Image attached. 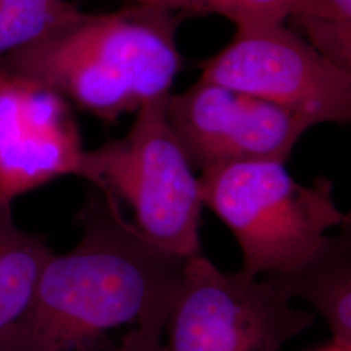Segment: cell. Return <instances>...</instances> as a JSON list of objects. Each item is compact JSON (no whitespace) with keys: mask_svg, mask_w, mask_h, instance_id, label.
<instances>
[{"mask_svg":"<svg viewBox=\"0 0 351 351\" xmlns=\"http://www.w3.org/2000/svg\"><path fill=\"white\" fill-rule=\"evenodd\" d=\"M265 280L226 274L190 256L165 332L167 351H280L314 326V315Z\"/></svg>","mask_w":351,"mask_h":351,"instance_id":"5b68a950","label":"cell"},{"mask_svg":"<svg viewBox=\"0 0 351 351\" xmlns=\"http://www.w3.org/2000/svg\"><path fill=\"white\" fill-rule=\"evenodd\" d=\"M82 237L51 254L0 351H167V323L189 258L146 239L110 193L77 213Z\"/></svg>","mask_w":351,"mask_h":351,"instance_id":"6da1fadb","label":"cell"},{"mask_svg":"<svg viewBox=\"0 0 351 351\" xmlns=\"http://www.w3.org/2000/svg\"><path fill=\"white\" fill-rule=\"evenodd\" d=\"M77 11L72 0H0V58L46 36Z\"/></svg>","mask_w":351,"mask_h":351,"instance_id":"4fadbf2b","label":"cell"},{"mask_svg":"<svg viewBox=\"0 0 351 351\" xmlns=\"http://www.w3.org/2000/svg\"><path fill=\"white\" fill-rule=\"evenodd\" d=\"M287 21L315 50L351 71V0H313Z\"/></svg>","mask_w":351,"mask_h":351,"instance_id":"7c38bea8","label":"cell"},{"mask_svg":"<svg viewBox=\"0 0 351 351\" xmlns=\"http://www.w3.org/2000/svg\"><path fill=\"white\" fill-rule=\"evenodd\" d=\"M180 13L185 17L217 14L236 26L282 24L295 13L306 12L313 0H120Z\"/></svg>","mask_w":351,"mask_h":351,"instance_id":"8fae6325","label":"cell"},{"mask_svg":"<svg viewBox=\"0 0 351 351\" xmlns=\"http://www.w3.org/2000/svg\"><path fill=\"white\" fill-rule=\"evenodd\" d=\"M165 114L193 168L229 164L285 163L314 124L272 101L199 78L168 95Z\"/></svg>","mask_w":351,"mask_h":351,"instance_id":"52a82bcc","label":"cell"},{"mask_svg":"<svg viewBox=\"0 0 351 351\" xmlns=\"http://www.w3.org/2000/svg\"><path fill=\"white\" fill-rule=\"evenodd\" d=\"M186 17L126 3L112 13L80 10L46 36L0 58V72L51 88L104 121L171 94L182 68L177 30Z\"/></svg>","mask_w":351,"mask_h":351,"instance_id":"7a4b0ae2","label":"cell"},{"mask_svg":"<svg viewBox=\"0 0 351 351\" xmlns=\"http://www.w3.org/2000/svg\"><path fill=\"white\" fill-rule=\"evenodd\" d=\"M319 351H351V349L350 348H345V346H341L339 343L332 342L330 345H326V348H323L322 350Z\"/></svg>","mask_w":351,"mask_h":351,"instance_id":"5bb4252c","label":"cell"},{"mask_svg":"<svg viewBox=\"0 0 351 351\" xmlns=\"http://www.w3.org/2000/svg\"><path fill=\"white\" fill-rule=\"evenodd\" d=\"M168 95L146 101L123 138L85 151L78 176L125 202L146 239L190 258L202 254L203 202L199 180L167 120Z\"/></svg>","mask_w":351,"mask_h":351,"instance_id":"277c9868","label":"cell"},{"mask_svg":"<svg viewBox=\"0 0 351 351\" xmlns=\"http://www.w3.org/2000/svg\"><path fill=\"white\" fill-rule=\"evenodd\" d=\"M289 300L310 302L326 319L333 342L351 349L350 221L332 236L326 249L300 271L285 276H263Z\"/></svg>","mask_w":351,"mask_h":351,"instance_id":"9c48e42d","label":"cell"},{"mask_svg":"<svg viewBox=\"0 0 351 351\" xmlns=\"http://www.w3.org/2000/svg\"><path fill=\"white\" fill-rule=\"evenodd\" d=\"M52 252L40 236L17 226L12 204L0 203V335L24 314Z\"/></svg>","mask_w":351,"mask_h":351,"instance_id":"30bf717a","label":"cell"},{"mask_svg":"<svg viewBox=\"0 0 351 351\" xmlns=\"http://www.w3.org/2000/svg\"><path fill=\"white\" fill-rule=\"evenodd\" d=\"M203 206L219 216L239 242L249 278L285 276L324 250L332 228L350 217L333 201V184L319 178L306 186L285 163L229 164L202 171Z\"/></svg>","mask_w":351,"mask_h":351,"instance_id":"3957f363","label":"cell"},{"mask_svg":"<svg viewBox=\"0 0 351 351\" xmlns=\"http://www.w3.org/2000/svg\"><path fill=\"white\" fill-rule=\"evenodd\" d=\"M85 150L68 101L0 72V203L52 180L80 175Z\"/></svg>","mask_w":351,"mask_h":351,"instance_id":"ba28073f","label":"cell"},{"mask_svg":"<svg viewBox=\"0 0 351 351\" xmlns=\"http://www.w3.org/2000/svg\"><path fill=\"white\" fill-rule=\"evenodd\" d=\"M230 43L202 63L201 80L272 101L314 125L351 119V71L282 24L236 26Z\"/></svg>","mask_w":351,"mask_h":351,"instance_id":"8992f818","label":"cell"}]
</instances>
